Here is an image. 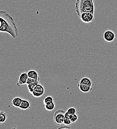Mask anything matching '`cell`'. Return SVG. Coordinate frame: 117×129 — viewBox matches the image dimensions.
<instances>
[{
	"mask_svg": "<svg viewBox=\"0 0 117 129\" xmlns=\"http://www.w3.org/2000/svg\"><path fill=\"white\" fill-rule=\"evenodd\" d=\"M67 111L70 115H73L76 113V109L74 107H71L67 109Z\"/></svg>",
	"mask_w": 117,
	"mask_h": 129,
	"instance_id": "obj_18",
	"label": "cell"
},
{
	"mask_svg": "<svg viewBox=\"0 0 117 129\" xmlns=\"http://www.w3.org/2000/svg\"><path fill=\"white\" fill-rule=\"evenodd\" d=\"M94 14L89 13V12H85L81 14L79 16L80 19L84 23H90L94 20Z\"/></svg>",
	"mask_w": 117,
	"mask_h": 129,
	"instance_id": "obj_4",
	"label": "cell"
},
{
	"mask_svg": "<svg viewBox=\"0 0 117 129\" xmlns=\"http://www.w3.org/2000/svg\"><path fill=\"white\" fill-rule=\"evenodd\" d=\"M39 83V81H37L36 82H34L33 83L27 84V87L28 88V90L29 91V92L32 93L34 90V88L35 87V86L38 84Z\"/></svg>",
	"mask_w": 117,
	"mask_h": 129,
	"instance_id": "obj_13",
	"label": "cell"
},
{
	"mask_svg": "<svg viewBox=\"0 0 117 129\" xmlns=\"http://www.w3.org/2000/svg\"><path fill=\"white\" fill-rule=\"evenodd\" d=\"M45 88L40 83H38L34 88L33 92L31 93L34 97L39 98L42 96L44 93Z\"/></svg>",
	"mask_w": 117,
	"mask_h": 129,
	"instance_id": "obj_5",
	"label": "cell"
},
{
	"mask_svg": "<svg viewBox=\"0 0 117 129\" xmlns=\"http://www.w3.org/2000/svg\"><path fill=\"white\" fill-rule=\"evenodd\" d=\"M28 75L29 78H33L34 79H38L39 78L37 72L34 70H31L29 71L28 72Z\"/></svg>",
	"mask_w": 117,
	"mask_h": 129,
	"instance_id": "obj_12",
	"label": "cell"
},
{
	"mask_svg": "<svg viewBox=\"0 0 117 129\" xmlns=\"http://www.w3.org/2000/svg\"><path fill=\"white\" fill-rule=\"evenodd\" d=\"M29 78L28 73L24 72L22 73L19 76L18 80L17 82V86H20L22 85L27 83V81Z\"/></svg>",
	"mask_w": 117,
	"mask_h": 129,
	"instance_id": "obj_7",
	"label": "cell"
},
{
	"mask_svg": "<svg viewBox=\"0 0 117 129\" xmlns=\"http://www.w3.org/2000/svg\"><path fill=\"white\" fill-rule=\"evenodd\" d=\"M75 10L79 16L85 12L94 14L95 6L93 0H76Z\"/></svg>",
	"mask_w": 117,
	"mask_h": 129,
	"instance_id": "obj_2",
	"label": "cell"
},
{
	"mask_svg": "<svg viewBox=\"0 0 117 129\" xmlns=\"http://www.w3.org/2000/svg\"><path fill=\"white\" fill-rule=\"evenodd\" d=\"M72 123L70 119L69 118H65L63 121V123L64 125L66 126H69Z\"/></svg>",
	"mask_w": 117,
	"mask_h": 129,
	"instance_id": "obj_19",
	"label": "cell"
},
{
	"mask_svg": "<svg viewBox=\"0 0 117 129\" xmlns=\"http://www.w3.org/2000/svg\"><path fill=\"white\" fill-rule=\"evenodd\" d=\"M0 31L9 34L13 39L18 36V30L13 17L7 12L0 11Z\"/></svg>",
	"mask_w": 117,
	"mask_h": 129,
	"instance_id": "obj_1",
	"label": "cell"
},
{
	"mask_svg": "<svg viewBox=\"0 0 117 129\" xmlns=\"http://www.w3.org/2000/svg\"><path fill=\"white\" fill-rule=\"evenodd\" d=\"M31 104L29 100L26 99H23L19 108L24 110H28L31 108Z\"/></svg>",
	"mask_w": 117,
	"mask_h": 129,
	"instance_id": "obj_9",
	"label": "cell"
},
{
	"mask_svg": "<svg viewBox=\"0 0 117 129\" xmlns=\"http://www.w3.org/2000/svg\"><path fill=\"white\" fill-rule=\"evenodd\" d=\"M7 119V115L5 112L2 111L0 112V124L4 123Z\"/></svg>",
	"mask_w": 117,
	"mask_h": 129,
	"instance_id": "obj_15",
	"label": "cell"
},
{
	"mask_svg": "<svg viewBox=\"0 0 117 129\" xmlns=\"http://www.w3.org/2000/svg\"><path fill=\"white\" fill-rule=\"evenodd\" d=\"M69 118H70L72 123H75L77 121V120L78 119V116L76 114H73V115H70Z\"/></svg>",
	"mask_w": 117,
	"mask_h": 129,
	"instance_id": "obj_17",
	"label": "cell"
},
{
	"mask_svg": "<svg viewBox=\"0 0 117 129\" xmlns=\"http://www.w3.org/2000/svg\"><path fill=\"white\" fill-rule=\"evenodd\" d=\"M116 35L115 33L110 30H108L104 33L103 38L107 42H112L115 39Z\"/></svg>",
	"mask_w": 117,
	"mask_h": 129,
	"instance_id": "obj_6",
	"label": "cell"
},
{
	"mask_svg": "<svg viewBox=\"0 0 117 129\" xmlns=\"http://www.w3.org/2000/svg\"><path fill=\"white\" fill-rule=\"evenodd\" d=\"M65 112L62 110H57L54 114L53 120L54 122L57 125H61L63 123V121L65 118Z\"/></svg>",
	"mask_w": 117,
	"mask_h": 129,
	"instance_id": "obj_3",
	"label": "cell"
},
{
	"mask_svg": "<svg viewBox=\"0 0 117 129\" xmlns=\"http://www.w3.org/2000/svg\"><path fill=\"white\" fill-rule=\"evenodd\" d=\"M78 83L80 84H84L90 86H92V80L88 78V77H83L80 79V80L79 81Z\"/></svg>",
	"mask_w": 117,
	"mask_h": 129,
	"instance_id": "obj_11",
	"label": "cell"
},
{
	"mask_svg": "<svg viewBox=\"0 0 117 129\" xmlns=\"http://www.w3.org/2000/svg\"><path fill=\"white\" fill-rule=\"evenodd\" d=\"M53 102V98L51 96H48L45 97L43 99V103L44 104H46L47 103H49L50 102Z\"/></svg>",
	"mask_w": 117,
	"mask_h": 129,
	"instance_id": "obj_16",
	"label": "cell"
},
{
	"mask_svg": "<svg viewBox=\"0 0 117 129\" xmlns=\"http://www.w3.org/2000/svg\"><path fill=\"white\" fill-rule=\"evenodd\" d=\"M55 105L53 102L44 104V107L45 109L49 111H51L53 110L55 108Z\"/></svg>",
	"mask_w": 117,
	"mask_h": 129,
	"instance_id": "obj_14",
	"label": "cell"
},
{
	"mask_svg": "<svg viewBox=\"0 0 117 129\" xmlns=\"http://www.w3.org/2000/svg\"><path fill=\"white\" fill-rule=\"evenodd\" d=\"M69 116H70V114L68 113V112L67 111L65 112V118H69Z\"/></svg>",
	"mask_w": 117,
	"mask_h": 129,
	"instance_id": "obj_21",
	"label": "cell"
},
{
	"mask_svg": "<svg viewBox=\"0 0 117 129\" xmlns=\"http://www.w3.org/2000/svg\"><path fill=\"white\" fill-rule=\"evenodd\" d=\"M22 98L19 96L15 97L12 101V104L16 108H19L22 101Z\"/></svg>",
	"mask_w": 117,
	"mask_h": 129,
	"instance_id": "obj_10",
	"label": "cell"
},
{
	"mask_svg": "<svg viewBox=\"0 0 117 129\" xmlns=\"http://www.w3.org/2000/svg\"><path fill=\"white\" fill-rule=\"evenodd\" d=\"M78 86L80 90L84 93H88L92 91L93 89L92 86H90V85H88L84 84L78 83Z\"/></svg>",
	"mask_w": 117,
	"mask_h": 129,
	"instance_id": "obj_8",
	"label": "cell"
},
{
	"mask_svg": "<svg viewBox=\"0 0 117 129\" xmlns=\"http://www.w3.org/2000/svg\"><path fill=\"white\" fill-rule=\"evenodd\" d=\"M39 80H40L39 78L38 79H33V78H29L28 79V80H27V83H26V84H29L33 83V82H36V81H39Z\"/></svg>",
	"mask_w": 117,
	"mask_h": 129,
	"instance_id": "obj_20",
	"label": "cell"
}]
</instances>
